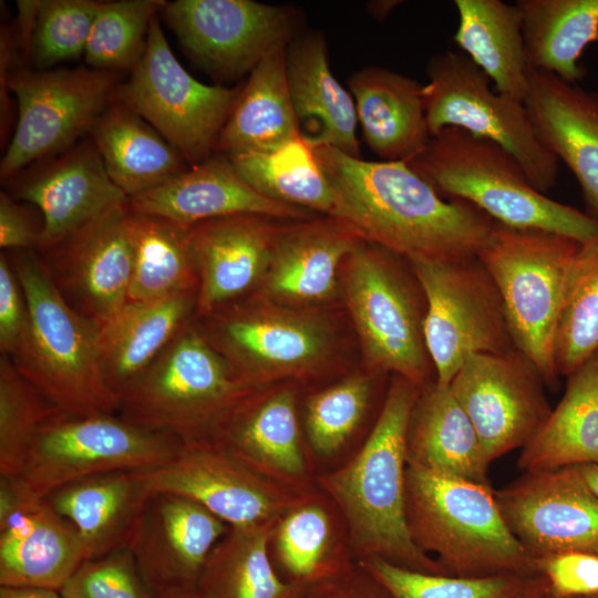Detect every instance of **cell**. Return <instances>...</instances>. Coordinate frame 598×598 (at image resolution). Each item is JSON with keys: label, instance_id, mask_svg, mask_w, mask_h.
Masks as SVG:
<instances>
[{"label": "cell", "instance_id": "30bf717a", "mask_svg": "<svg viewBox=\"0 0 598 598\" xmlns=\"http://www.w3.org/2000/svg\"><path fill=\"white\" fill-rule=\"evenodd\" d=\"M117 73L87 68L30 70L14 68L1 78V107L8 92L18 102L14 133L0 162L2 179L31 164L61 153L90 134L113 102Z\"/></svg>", "mask_w": 598, "mask_h": 598}, {"label": "cell", "instance_id": "1f68e13d", "mask_svg": "<svg viewBox=\"0 0 598 598\" xmlns=\"http://www.w3.org/2000/svg\"><path fill=\"white\" fill-rule=\"evenodd\" d=\"M348 86L368 147L386 162H408L420 154L431 134L423 85L381 66L350 75Z\"/></svg>", "mask_w": 598, "mask_h": 598}, {"label": "cell", "instance_id": "cb8c5ba5", "mask_svg": "<svg viewBox=\"0 0 598 598\" xmlns=\"http://www.w3.org/2000/svg\"><path fill=\"white\" fill-rule=\"evenodd\" d=\"M136 213L192 227L234 215L300 218V207L270 199L254 189L225 154L188 167L167 183L127 198Z\"/></svg>", "mask_w": 598, "mask_h": 598}, {"label": "cell", "instance_id": "60d3db41", "mask_svg": "<svg viewBox=\"0 0 598 598\" xmlns=\"http://www.w3.org/2000/svg\"><path fill=\"white\" fill-rule=\"evenodd\" d=\"M226 156L239 175L261 195L336 216L334 190L317 161L313 146L302 136L272 150Z\"/></svg>", "mask_w": 598, "mask_h": 598}, {"label": "cell", "instance_id": "7402d4cb", "mask_svg": "<svg viewBox=\"0 0 598 598\" xmlns=\"http://www.w3.org/2000/svg\"><path fill=\"white\" fill-rule=\"evenodd\" d=\"M11 196L41 212L39 252H44L127 196L110 178L89 136L31 173L17 175ZM14 176V177H17Z\"/></svg>", "mask_w": 598, "mask_h": 598}, {"label": "cell", "instance_id": "484cf974", "mask_svg": "<svg viewBox=\"0 0 598 598\" xmlns=\"http://www.w3.org/2000/svg\"><path fill=\"white\" fill-rule=\"evenodd\" d=\"M258 215H234L192 226L199 287L196 316L223 308L264 278L275 233Z\"/></svg>", "mask_w": 598, "mask_h": 598}, {"label": "cell", "instance_id": "f5cc1de1", "mask_svg": "<svg viewBox=\"0 0 598 598\" xmlns=\"http://www.w3.org/2000/svg\"><path fill=\"white\" fill-rule=\"evenodd\" d=\"M42 233L30 210L9 193H0V247L11 250H38Z\"/></svg>", "mask_w": 598, "mask_h": 598}, {"label": "cell", "instance_id": "8d00e7d4", "mask_svg": "<svg viewBox=\"0 0 598 598\" xmlns=\"http://www.w3.org/2000/svg\"><path fill=\"white\" fill-rule=\"evenodd\" d=\"M456 45L495 84V91L524 102L528 71L518 7L501 0H455Z\"/></svg>", "mask_w": 598, "mask_h": 598}, {"label": "cell", "instance_id": "9a60e30c", "mask_svg": "<svg viewBox=\"0 0 598 598\" xmlns=\"http://www.w3.org/2000/svg\"><path fill=\"white\" fill-rule=\"evenodd\" d=\"M448 385L489 463L523 448L553 410L538 369L516 349L470 355Z\"/></svg>", "mask_w": 598, "mask_h": 598}, {"label": "cell", "instance_id": "9c48e42d", "mask_svg": "<svg viewBox=\"0 0 598 598\" xmlns=\"http://www.w3.org/2000/svg\"><path fill=\"white\" fill-rule=\"evenodd\" d=\"M406 259L425 297L424 338L439 383L450 384L472 354L515 349L499 290L477 256Z\"/></svg>", "mask_w": 598, "mask_h": 598}, {"label": "cell", "instance_id": "db71d44e", "mask_svg": "<svg viewBox=\"0 0 598 598\" xmlns=\"http://www.w3.org/2000/svg\"><path fill=\"white\" fill-rule=\"evenodd\" d=\"M0 598H65L60 590L0 586Z\"/></svg>", "mask_w": 598, "mask_h": 598}, {"label": "cell", "instance_id": "ffe728a7", "mask_svg": "<svg viewBox=\"0 0 598 598\" xmlns=\"http://www.w3.org/2000/svg\"><path fill=\"white\" fill-rule=\"evenodd\" d=\"M199 328L245 383L258 388L276 377L313 368L329 348L326 330L312 320L247 306L216 310Z\"/></svg>", "mask_w": 598, "mask_h": 598}, {"label": "cell", "instance_id": "6da1fadb", "mask_svg": "<svg viewBox=\"0 0 598 598\" xmlns=\"http://www.w3.org/2000/svg\"><path fill=\"white\" fill-rule=\"evenodd\" d=\"M331 184L337 218L360 238L402 257L477 256L495 221L468 202L445 198L404 162H372L313 147Z\"/></svg>", "mask_w": 598, "mask_h": 598}, {"label": "cell", "instance_id": "d6986e66", "mask_svg": "<svg viewBox=\"0 0 598 598\" xmlns=\"http://www.w3.org/2000/svg\"><path fill=\"white\" fill-rule=\"evenodd\" d=\"M127 202L89 221L40 252L64 300L100 328L128 301L132 247Z\"/></svg>", "mask_w": 598, "mask_h": 598}, {"label": "cell", "instance_id": "8fae6325", "mask_svg": "<svg viewBox=\"0 0 598 598\" xmlns=\"http://www.w3.org/2000/svg\"><path fill=\"white\" fill-rule=\"evenodd\" d=\"M423 85L431 136L457 127L512 154L532 185L545 194L558 176L557 157L538 138L523 101L493 91L489 78L464 53L432 56Z\"/></svg>", "mask_w": 598, "mask_h": 598}, {"label": "cell", "instance_id": "ba28073f", "mask_svg": "<svg viewBox=\"0 0 598 598\" xmlns=\"http://www.w3.org/2000/svg\"><path fill=\"white\" fill-rule=\"evenodd\" d=\"M399 256L361 238L346 259V299L370 367L422 389L436 379L424 338L426 301Z\"/></svg>", "mask_w": 598, "mask_h": 598}, {"label": "cell", "instance_id": "f1b7e54d", "mask_svg": "<svg viewBox=\"0 0 598 598\" xmlns=\"http://www.w3.org/2000/svg\"><path fill=\"white\" fill-rule=\"evenodd\" d=\"M196 301V291L127 301L100 329L102 373L117 401L193 320Z\"/></svg>", "mask_w": 598, "mask_h": 598}, {"label": "cell", "instance_id": "2e32d148", "mask_svg": "<svg viewBox=\"0 0 598 598\" xmlns=\"http://www.w3.org/2000/svg\"><path fill=\"white\" fill-rule=\"evenodd\" d=\"M142 476L151 493L194 501L229 527L276 522L307 494L269 480L207 440L183 442L173 460Z\"/></svg>", "mask_w": 598, "mask_h": 598}, {"label": "cell", "instance_id": "6f0895ef", "mask_svg": "<svg viewBox=\"0 0 598 598\" xmlns=\"http://www.w3.org/2000/svg\"><path fill=\"white\" fill-rule=\"evenodd\" d=\"M157 598H199L193 589H177L161 592Z\"/></svg>", "mask_w": 598, "mask_h": 598}, {"label": "cell", "instance_id": "44dd1931", "mask_svg": "<svg viewBox=\"0 0 598 598\" xmlns=\"http://www.w3.org/2000/svg\"><path fill=\"white\" fill-rule=\"evenodd\" d=\"M229 526L200 504L151 493L128 544L147 586L158 595L195 589L214 546Z\"/></svg>", "mask_w": 598, "mask_h": 598}, {"label": "cell", "instance_id": "ab89813d", "mask_svg": "<svg viewBox=\"0 0 598 598\" xmlns=\"http://www.w3.org/2000/svg\"><path fill=\"white\" fill-rule=\"evenodd\" d=\"M276 522L229 527L207 557L194 589L197 596L291 598L300 587L281 579L270 557Z\"/></svg>", "mask_w": 598, "mask_h": 598}, {"label": "cell", "instance_id": "7c38bea8", "mask_svg": "<svg viewBox=\"0 0 598 598\" xmlns=\"http://www.w3.org/2000/svg\"><path fill=\"white\" fill-rule=\"evenodd\" d=\"M182 444L117 413L58 412L40 427L19 476L34 493L47 496L89 476L156 468L173 460Z\"/></svg>", "mask_w": 598, "mask_h": 598}, {"label": "cell", "instance_id": "83f0119b", "mask_svg": "<svg viewBox=\"0 0 598 598\" xmlns=\"http://www.w3.org/2000/svg\"><path fill=\"white\" fill-rule=\"evenodd\" d=\"M270 557L281 579L299 587L330 579L357 564L342 515L318 487L278 518Z\"/></svg>", "mask_w": 598, "mask_h": 598}, {"label": "cell", "instance_id": "c3c4849f", "mask_svg": "<svg viewBox=\"0 0 598 598\" xmlns=\"http://www.w3.org/2000/svg\"><path fill=\"white\" fill-rule=\"evenodd\" d=\"M61 592L65 598H157L128 547L86 559Z\"/></svg>", "mask_w": 598, "mask_h": 598}, {"label": "cell", "instance_id": "11a10c76", "mask_svg": "<svg viewBox=\"0 0 598 598\" xmlns=\"http://www.w3.org/2000/svg\"><path fill=\"white\" fill-rule=\"evenodd\" d=\"M589 488L598 497V465L584 464L577 465Z\"/></svg>", "mask_w": 598, "mask_h": 598}, {"label": "cell", "instance_id": "d6a6232c", "mask_svg": "<svg viewBox=\"0 0 598 598\" xmlns=\"http://www.w3.org/2000/svg\"><path fill=\"white\" fill-rule=\"evenodd\" d=\"M360 239L337 218L276 234L264 276L267 292L295 301L327 298L336 289L340 264Z\"/></svg>", "mask_w": 598, "mask_h": 598}, {"label": "cell", "instance_id": "f6af8a7d", "mask_svg": "<svg viewBox=\"0 0 598 598\" xmlns=\"http://www.w3.org/2000/svg\"><path fill=\"white\" fill-rule=\"evenodd\" d=\"M166 2L102 1L84 49L86 64L113 73L132 71L145 51L151 23Z\"/></svg>", "mask_w": 598, "mask_h": 598}, {"label": "cell", "instance_id": "74e56055", "mask_svg": "<svg viewBox=\"0 0 598 598\" xmlns=\"http://www.w3.org/2000/svg\"><path fill=\"white\" fill-rule=\"evenodd\" d=\"M530 69L577 83L586 47L598 41V0H518Z\"/></svg>", "mask_w": 598, "mask_h": 598}, {"label": "cell", "instance_id": "7a4b0ae2", "mask_svg": "<svg viewBox=\"0 0 598 598\" xmlns=\"http://www.w3.org/2000/svg\"><path fill=\"white\" fill-rule=\"evenodd\" d=\"M420 389L394 375L360 450L317 475V487L338 507L357 561L381 558L398 567L445 575L412 540L405 518V439Z\"/></svg>", "mask_w": 598, "mask_h": 598}, {"label": "cell", "instance_id": "f35d334b", "mask_svg": "<svg viewBox=\"0 0 598 598\" xmlns=\"http://www.w3.org/2000/svg\"><path fill=\"white\" fill-rule=\"evenodd\" d=\"M127 231L133 256L128 301L198 293L192 227L128 208Z\"/></svg>", "mask_w": 598, "mask_h": 598}, {"label": "cell", "instance_id": "3957f363", "mask_svg": "<svg viewBox=\"0 0 598 598\" xmlns=\"http://www.w3.org/2000/svg\"><path fill=\"white\" fill-rule=\"evenodd\" d=\"M37 251L7 254L29 309L27 332L8 358L61 413H117L101 368V328L64 300Z\"/></svg>", "mask_w": 598, "mask_h": 598}, {"label": "cell", "instance_id": "e575fe53", "mask_svg": "<svg viewBox=\"0 0 598 598\" xmlns=\"http://www.w3.org/2000/svg\"><path fill=\"white\" fill-rule=\"evenodd\" d=\"M598 465V351L567 377L565 393L517 465L524 472Z\"/></svg>", "mask_w": 598, "mask_h": 598}, {"label": "cell", "instance_id": "5b68a950", "mask_svg": "<svg viewBox=\"0 0 598 598\" xmlns=\"http://www.w3.org/2000/svg\"><path fill=\"white\" fill-rule=\"evenodd\" d=\"M494 489L406 465L405 518L413 543L445 575L538 571L506 525Z\"/></svg>", "mask_w": 598, "mask_h": 598}, {"label": "cell", "instance_id": "9f6ffc18", "mask_svg": "<svg viewBox=\"0 0 598 598\" xmlns=\"http://www.w3.org/2000/svg\"><path fill=\"white\" fill-rule=\"evenodd\" d=\"M370 4V12L378 18L385 17L399 2L398 1H375Z\"/></svg>", "mask_w": 598, "mask_h": 598}, {"label": "cell", "instance_id": "4dcf8cb0", "mask_svg": "<svg viewBox=\"0 0 598 598\" xmlns=\"http://www.w3.org/2000/svg\"><path fill=\"white\" fill-rule=\"evenodd\" d=\"M151 492L142 471L81 478L45 497L76 529L87 559L128 547Z\"/></svg>", "mask_w": 598, "mask_h": 598}, {"label": "cell", "instance_id": "7dc6e473", "mask_svg": "<svg viewBox=\"0 0 598 598\" xmlns=\"http://www.w3.org/2000/svg\"><path fill=\"white\" fill-rule=\"evenodd\" d=\"M372 382L353 374L307 400L305 427L309 446L320 458H331L348 443L367 415Z\"/></svg>", "mask_w": 598, "mask_h": 598}, {"label": "cell", "instance_id": "f546056e", "mask_svg": "<svg viewBox=\"0 0 598 598\" xmlns=\"http://www.w3.org/2000/svg\"><path fill=\"white\" fill-rule=\"evenodd\" d=\"M406 465L491 486L489 462L470 417L448 384L420 389L405 439Z\"/></svg>", "mask_w": 598, "mask_h": 598}, {"label": "cell", "instance_id": "8992f818", "mask_svg": "<svg viewBox=\"0 0 598 598\" xmlns=\"http://www.w3.org/2000/svg\"><path fill=\"white\" fill-rule=\"evenodd\" d=\"M241 381L192 320L122 394L117 414L181 440H207L257 390Z\"/></svg>", "mask_w": 598, "mask_h": 598}, {"label": "cell", "instance_id": "277c9868", "mask_svg": "<svg viewBox=\"0 0 598 598\" xmlns=\"http://www.w3.org/2000/svg\"><path fill=\"white\" fill-rule=\"evenodd\" d=\"M404 163L443 197L468 202L501 225L598 241V218L537 190L517 159L492 141L446 127Z\"/></svg>", "mask_w": 598, "mask_h": 598}, {"label": "cell", "instance_id": "603a6c76", "mask_svg": "<svg viewBox=\"0 0 598 598\" xmlns=\"http://www.w3.org/2000/svg\"><path fill=\"white\" fill-rule=\"evenodd\" d=\"M256 391L221 420L207 441L295 492L316 489L317 475L301 441L293 391L265 395Z\"/></svg>", "mask_w": 598, "mask_h": 598}, {"label": "cell", "instance_id": "836d02e7", "mask_svg": "<svg viewBox=\"0 0 598 598\" xmlns=\"http://www.w3.org/2000/svg\"><path fill=\"white\" fill-rule=\"evenodd\" d=\"M89 136L110 178L127 198L161 186L188 168L169 142L120 103L106 107Z\"/></svg>", "mask_w": 598, "mask_h": 598}, {"label": "cell", "instance_id": "d590c367", "mask_svg": "<svg viewBox=\"0 0 598 598\" xmlns=\"http://www.w3.org/2000/svg\"><path fill=\"white\" fill-rule=\"evenodd\" d=\"M287 45L270 51L251 70L220 132L216 152L268 151L301 136L287 83Z\"/></svg>", "mask_w": 598, "mask_h": 598}, {"label": "cell", "instance_id": "681fc988", "mask_svg": "<svg viewBox=\"0 0 598 598\" xmlns=\"http://www.w3.org/2000/svg\"><path fill=\"white\" fill-rule=\"evenodd\" d=\"M536 566L555 597H579L598 594V554L565 551L536 559Z\"/></svg>", "mask_w": 598, "mask_h": 598}, {"label": "cell", "instance_id": "680465c9", "mask_svg": "<svg viewBox=\"0 0 598 598\" xmlns=\"http://www.w3.org/2000/svg\"><path fill=\"white\" fill-rule=\"evenodd\" d=\"M546 598H598V594L589 595V596H579V597H555V596L549 595Z\"/></svg>", "mask_w": 598, "mask_h": 598}, {"label": "cell", "instance_id": "f907efd6", "mask_svg": "<svg viewBox=\"0 0 598 598\" xmlns=\"http://www.w3.org/2000/svg\"><path fill=\"white\" fill-rule=\"evenodd\" d=\"M29 324L24 292L7 252L0 255V351L11 357Z\"/></svg>", "mask_w": 598, "mask_h": 598}, {"label": "cell", "instance_id": "d4e9b609", "mask_svg": "<svg viewBox=\"0 0 598 598\" xmlns=\"http://www.w3.org/2000/svg\"><path fill=\"white\" fill-rule=\"evenodd\" d=\"M524 104L538 138L567 165L598 218V93L529 68Z\"/></svg>", "mask_w": 598, "mask_h": 598}, {"label": "cell", "instance_id": "ee69618b", "mask_svg": "<svg viewBox=\"0 0 598 598\" xmlns=\"http://www.w3.org/2000/svg\"><path fill=\"white\" fill-rule=\"evenodd\" d=\"M598 351V241L581 245L554 336L558 374L568 377Z\"/></svg>", "mask_w": 598, "mask_h": 598}, {"label": "cell", "instance_id": "4fadbf2b", "mask_svg": "<svg viewBox=\"0 0 598 598\" xmlns=\"http://www.w3.org/2000/svg\"><path fill=\"white\" fill-rule=\"evenodd\" d=\"M240 89L207 85L193 78L173 54L156 17L145 51L118 84L113 102L145 120L190 165L216 152L217 141Z\"/></svg>", "mask_w": 598, "mask_h": 598}, {"label": "cell", "instance_id": "816d5d0a", "mask_svg": "<svg viewBox=\"0 0 598 598\" xmlns=\"http://www.w3.org/2000/svg\"><path fill=\"white\" fill-rule=\"evenodd\" d=\"M291 598H391L360 564L330 579L300 589Z\"/></svg>", "mask_w": 598, "mask_h": 598}, {"label": "cell", "instance_id": "7bdbcfd3", "mask_svg": "<svg viewBox=\"0 0 598 598\" xmlns=\"http://www.w3.org/2000/svg\"><path fill=\"white\" fill-rule=\"evenodd\" d=\"M19 41L37 70L84 54L90 31L102 1L20 0Z\"/></svg>", "mask_w": 598, "mask_h": 598}, {"label": "cell", "instance_id": "bcb514c9", "mask_svg": "<svg viewBox=\"0 0 598 598\" xmlns=\"http://www.w3.org/2000/svg\"><path fill=\"white\" fill-rule=\"evenodd\" d=\"M58 411L13 365L0 358V476H19L40 427Z\"/></svg>", "mask_w": 598, "mask_h": 598}, {"label": "cell", "instance_id": "52a82bcc", "mask_svg": "<svg viewBox=\"0 0 598 598\" xmlns=\"http://www.w3.org/2000/svg\"><path fill=\"white\" fill-rule=\"evenodd\" d=\"M579 241L495 221L477 258L494 279L516 350L538 369L546 388L559 389L554 336Z\"/></svg>", "mask_w": 598, "mask_h": 598}, {"label": "cell", "instance_id": "e0dca14e", "mask_svg": "<svg viewBox=\"0 0 598 598\" xmlns=\"http://www.w3.org/2000/svg\"><path fill=\"white\" fill-rule=\"evenodd\" d=\"M494 494L509 530L535 560L571 550L598 554V497L577 465L524 472Z\"/></svg>", "mask_w": 598, "mask_h": 598}, {"label": "cell", "instance_id": "5bb4252c", "mask_svg": "<svg viewBox=\"0 0 598 598\" xmlns=\"http://www.w3.org/2000/svg\"><path fill=\"white\" fill-rule=\"evenodd\" d=\"M186 54L221 80L251 70L293 37L298 14L252 0H176L161 11Z\"/></svg>", "mask_w": 598, "mask_h": 598}, {"label": "cell", "instance_id": "b9f144b4", "mask_svg": "<svg viewBox=\"0 0 598 598\" xmlns=\"http://www.w3.org/2000/svg\"><path fill=\"white\" fill-rule=\"evenodd\" d=\"M391 598H546L550 595L539 571L486 577H457L413 571L381 558L357 561Z\"/></svg>", "mask_w": 598, "mask_h": 598}, {"label": "cell", "instance_id": "4316f807", "mask_svg": "<svg viewBox=\"0 0 598 598\" xmlns=\"http://www.w3.org/2000/svg\"><path fill=\"white\" fill-rule=\"evenodd\" d=\"M286 74L301 136L313 147L360 157L354 101L330 70L322 34L310 32L288 43Z\"/></svg>", "mask_w": 598, "mask_h": 598}, {"label": "cell", "instance_id": "ac0fdd59", "mask_svg": "<svg viewBox=\"0 0 598 598\" xmlns=\"http://www.w3.org/2000/svg\"><path fill=\"white\" fill-rule=\"evenodd\" d=\"M87 559L74 526L20 476H0V586L60 590Z\"/></svg>", "mask_w": 598, "mask_h": 598}]
</instances>
